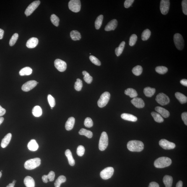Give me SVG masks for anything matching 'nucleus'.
I'll use <instances>...</instances> for the list:
<instances>
[{
  "label": "nucleus",
  "instance_id": "obj_30",
  "mask_svg": "<svg viewBox=\"0 0 187 187\" xmlns=\"http://www.w3.org/2000/svg\"><path fill=\"white\" fill-rule=\"evenodd\" d=\"M32 113L34 116L36 117H40L42 114V108L39 106H36L34 107L32 110Z\"/></svg>",
  "mask_w": 187,
  "mask_h": 187
},
{
  "label": "nucleus",
  "instance_id": "obj_19",
  "mask_svg": "<svg viewBox=\"0 0 187 187\" xmlns=\"http://www.w3.org/2000/svg\"><path fill=\"white\" fill-rule=\"evenodd\" d=\"M12 135L11 133H8L2 139L1 143V146L3 148L7 147L9 144L12 138Z\"/></svg>",
  "mask_w": 187,
  "mask_h": 187
},
{
  "label": "nucleus",
  "instance_id": "obj_32",
  "mask_svg": "<svg viewBox=\"0 0 187 187\" xmlns=\"http://www.w3.org/2000/svg\"><path fill=\"white\" fill-rule=\"evenodd\" d=\"M125 44L126 43L124 41H122L120 43L119 47L115 49V53L117 56H119L122 53L124 49Z\"/></svg>",
  "mask_w": 187,
  "mask_h": 187
},
{
  "label": "nucleus",
  "instance_id": "obj_54",
  "mask_svg": "<svg viewBox=\"0 0 187 187\" xmlns=\"http://www.w3.org/2000/svg\"><path fill=\"white\" fill-rule=\"evenodd\" d=\"M148 187H159L158 184L155 182H152L150 183Z\"/></svg>",
  "mask_w": 187,
  "mask_h": 187
},
{
  "label": "nucleus",
  "instance_id": "obj_57",
  "mask_svg": "<svg viewBox=\"0 0 187 187\" xmlns=\"http://www.w3.org/2000/svg\"><path fill=\"white\" fill-rule=\"evenodd\" d=\"M4 32V30L0 29V40H1L3 38Z\"/></svg>",
  "mask_w": 187,
  "mask_h": 187
},
{
  "label": "nucleus",
  "instance_id": "obj_11",
  "mask_svg": "<svg viewBox=\"0 0 187 187\" xmlns=\"http://www.w3.org/2000/svg\"><path fill=\"white\" fill-rule=\"evenodd\" d=\"M170 1L169 0H162L160 1V9L162 14L165 15L168 13L170 9Z\"/></svg>",
  "mask_w": 187,
  "mask_h": 187
},
{
  "label": "nucleus",
  "instance_id": "obj_50",
  "mask_svg": "<svg viewBox=\"0 0 187 187\" xmlns=\"http://www.w3.org/2000/svg\"><path fill=\"white\" fill-rule=\"evenodd\" d=\"M49 180L50 182L53 181L55 179V174L54 172L51 171L49 172L48 174L47 175Z\"/></svg>",
  "mask_w": 187,
  "mask_h": 187
},
{
  "label": "nucleus",
  "instance_id": "obj_60",
  "mask_svg": "<svg viewBox=\"0 0 187 187\" xmlns=\"http://www.w3.org/2000/svg\"><path fill=\"white\" fill-rule=\"evenodd\" d=\"M14 186L15 185L13 184L12 183H11L8 185L6 187H14Z\"/></svg>",
  "mask_w": 187,
  "mask_h": 187
},
{
  "label": "nucleus",
  "instance_id": "obj_14",
  "mask_svg": "<svg viewBox=\"0 0 187 187\" xmlns=\"http://www.w3.org/2000/svg\"><path fill=\"white\" fill-rule=\"evenodd\" d=\"M37 82L35 81H30L26 82L23 85L22 89L24 92H29L37 86Z\"/></svg>",
  "mask_w": 187,
  "mask_h": 187
},
{
  "label": "nucleus",
  "instance_id": "obj_43",
  "mask_svg": "<svg viewBox=\"0 0 187 187\" xmlns=\"http://www.w3.org/2000/svg\"><path fill=\"white\" fill-rule=\"evenodd\" d=\"M19 35L17 33H15L13 35L12 37L10 40L9 42V45L11 46H13L15 44L16 42H17V41L18 39Z\"/></svg>",
  "mask_w": 187,
  "mask_h": 187
},
{
  "label": "nucleus",
  "instance_id": "obj_16",
  "mask_svg": "<svg viewBox=\"0 0 187 187\" xmlns=\"http://www.w3.org/2000/svg\"><path fill=\"white\" fill-rule=\"evenodd\" d=\"M118 25V21L116 19H112L106 26L105 30L107 31L114 30Z\"/></svg>",
  "mask_w": 187,
  "mask_h": 187
},
{
  "label": "nucleus",
  "instance_id": "obj_58",
  "mask_svg": "<svg viewBox=\"0 0 187 187\" xmlns=\"http://www.w3.org/2000/svg\"><path fill=\"white\" fill-rule=\"evenodd\" d=\"M183 187V182L182 181H179L178 183H177L176 185V187Z\"/></svg>",
  "mask_w": 187,
  "mask_h": 187
},
{
  "label": "nucleus",
  "instance_id": "obj_5",
  "mask_svg": "<svg viewBox=\"0 0 187 187\" xmlns=\"http://www.w3.org/2000/svg\"><path fill=\"white\" fill-rule=\"evenodd\" d=\"M110 93L108 92H105L102 94L97 102L98 107L102 108L105 106L110 100Z\"/></svg>",
  "mask_w": 187,
  "mask_h": 187
},
{
  "label": "nucleus",
  "instance_id": "obj_59",
  "mask_svg": "<svg viewBox=\"0 0 187 187\" xmlns=\"http://www.w3.org/2000/svg\"><path fill=\"white\" fill-rule=\"evenodd\" d=\"M4 120V118L3 117H0V125L3 122Z\"/></svg>",
  "mask_w": 187,
  "mask_h": 187
},
{
  "label": "nucleus",
  "instance_id": "obj_51",
  "mask_svg": "<svg viewBox=\"0 0 187 187\" xmlns=\"http://www.w3.org/2000/svg\"><path fill=\"white\" fill-rule=\"evenodd\" d=\"M134 1V0H126L124 3V7L129 8L132 5Z\"/></svg>",
  "mask_w": 187,
  "mask_h": 187
},
{
  "label": "nucleus",
  "instance_id": "obj_1",
  "mask_svg": "<svg viewBox=\"0 0 187 187\" xmlns=\"http://www.w3.org/2000/svg\"><path fill=\"white\" fill-rule=\"evenodd\" d=\"M144 144L140 141H130L127 144L128 149L131 152H140L144 149Z\"/></svg>",
  "mask_w": 187,
  "mask_h": 187
},
{
  "label": "nucleus",
  "instance_id": "obj_22",
  "mask_svg": "<svg viewBox=\"0 0 187 187\" xmlns=\"http://www.w3.org/2000/svg\"><path fill=\"white\" fill-rule=\"evenodd\" d=\"M27 147L29 150L32 152H35L38 149L39 145L35 140L32 139L28 143Z\"/></svg>",
  "mask_w": 187,
  "mask_h": 187
},
{
  "label": "nucleus",
  "instance_id": "obj_62",
  "mask_svg": "<svg viewBox=\"0 0 187 187\" xmlns=\"http://www.w3.org/2000/svg\"><path fill=\"white\" fill-rule=\"evenodd\" d=\"M1 176H2V173H1V172H0V178H1Z\"/></svg>",
  "mask_w": 187,
  "mask_h": 187
},
{
  "label": "nucleus",
  "instance_id": "obj_29",
  "mask_svg": "<svg viewBox=\"0 0 187 187\" xmlns=\"http://www.w3.org/2000/svg\"><path fill=\"white\" fill-rule=\"evenodd\" d=\"M32 69L30 67H25L22 68L19 71V74L21 76H29L32 74Z\"/></svg>",
  "mask_w": 187,
  "mask_h": 187
},
{
  "label": "nucleus",
  "instance_id": "obj_20",
  "mask_svg": "<svg viewBox=\"0 0 187 187\" xmlns=\"http://www.w3.org/2000/svg\"><path fill=\"white\" fill-rule=\"evenodd\" d=\"M24 184L27 187H35V180L31 177L27 176L24 179Z\"/></svg>",
  "mask_w": 187,
  "mask_h": 187
},
{
  "label": "nucleus",
  "instance_id": "obj_47",
  "mask_svg": "<svg viewBox=\"0 0 187 187\" xmlns=\"http://www.w3.org/2000/svg\"><path fill=\"white\" fill-rule=\"evenodd\" d=\"M48 100L50 106L52 108H53L56 105V102L54 97L49 94L48 96Z\"/></svg>",
  "mask_w": 187,
  "mask_h": 187
},
{
  "label": "nucleus",
  "instance_id": "obj_21",
  "mask_svg": "<svg viewBox=\"0 0 187 187\" xmlns=\"http://www.w3.org/2000/svg\"><path fill=\"white\" fill-rule=\"evenodd\" d=\"M75 118L73 117L68 118L65 124V128L67 130L70 131L72 130L74 126Z\"/></svg>",
  "mask_w": 187,
  "mask_h": 187
},
{
  "label": "nucleus",
  "instance_id": "obj_40",
  "mask_svg": "<svg viewBox=\"0 0 187 187\" xmlns=\"http://www.w3.org/2000/svg\"><path fill=\"white\" fill-rule=\"evenodd\" d=\"M156 71L160 74H166L168 71V68L165 66H158L155 68Z\"/></svg>",
  "mask_w": 187,
  "mask_h": 187
},
{
  "label": "nucleus",
  "instance_id": "obj_33",
  "mask_svg": "<svg viewBox=\"0 0 187 187\" xmlns=\"http://www.w3.org/2000/svg\"><path fill=\"white\" fill-rule=\"evenodd\" d=\"M153 118L154 121L158 123L162 122L164 121V118L162 116L158 113L153 112L151 113Z\"/></svg>",
  "mask_w": 187,
  "mask_h": 187
},
{
  "label": "nucleus",
  "instance_id": "obj_6",
  "mask_svg": "<svg viewBox=\"0 0 187 187\" xmlns=\"http://www.w3.org/2000/svg\"><path fill=\"white\" fill-rule=\"evenodd\" d=\"M174 41L175 46L180 50H182L184 46V41L183 37L179 33L175 34L174 36Z\"/></svg>",
  "mask_w": 187,
  "mask_h": 187
},
{
  "label": "nucleus",
  "instance_id": "obj_18",
  "mask_svg": "<svg viewBox=\"0 0 187 187\" xmlns=\"http://www.w3.org/2000/svg\"><path fill=\"white\" fill-rule=\"evenodd\" d=\"M155 109L158 113L164 118H167L170 116V112L165 108L160 106H157Z\"/></svg>",
  "mask_w": 187,
  "mask_h": 187
},
{
  "label": "nucleus",
  "instance_id": "obj_31",
  "mask_svg": "<svg viewBox=\"0 0 187 187\" xmlns=\"http://www.w3.org/2000/svg\"><path fill=\"white\" fill-rule=\"evenodd\" d=\"M70 36L71 39L74 41L79 40L82 37L80 32L76 30L71 31L70 33Z\"/></svg>",
  "mask_w": 187,
  "mask_h": 187
},
{
  "label": "nucleus",
  "instance_id": "obj_15",
  "mask_svg": "<svg viewBox=\"0 0 187 187\" xmlns=\"http://www.w3.org/2000/svg\"><path fill=\"white\" fill-rule=\"evenodd\" d=\"M131 103L133 105L138 108H142L145 106L144 100L142 99L135 97L131 100Z\"/></svg>",
  "mask_w": 187,
  "mask_h": 187
},
{
  "label": "nucleus",
  "instance_id": "obj_27",
  "mask_svg": "<svg viewBox=\"0 0 187 187\" xmlns=\"http://www.w3.org/2000/svg\"><path fill=\"white\" fill-rule=\"evenodd\" d=\"M156 92L155 89L150 87H146L144 89V95L148 97H151L154 95Z\"/></svg>",
  "mask_w": 187,
  "mask_h": 187
},
{
  "label": "nucleus",
  "instance_id": "obj_39",
  "mask_svg": "<svg viewBox=\"0 0 187 187\" xmlns=\"http://www.w3.org/2000/svg\"><path fill=\"white\" fill-rule=\"evenodd\" d=\"M143 69L142 67L138 65L133 68L132 72L133 74L136 76L140 75L142 72Z\"/></svg>",
  "mask_w": 187,
  "mask_h": 187
},
{
  "label": "nucleus",
  "instance_id": "obj_26",
  "mask_svg": "<svg viewBox=\"0 0 187 187\" xmlns=\"http://www.w3.org/2000/svg\"><path fill=\"white\" fill-rule=\"evenodd\" d=\"M175 96L180 103L183 104L187 103V97L183 94L180 92H176L175 93Z\"/></svg>",
  "mask_w": 187,
  "mask_h": 187
},
{
  "label": "nucleus",
  "instance_id": "obj_25",
  "mask_svg": "<svg viewBox=\"0 0 187 187\" xmlns=\"http://www.w3.org/2000/svg\"><path fill=\"white\" fill-rule=\"evenodd\" d=\"M173 179L171 176L165 175L164 177L163 181L166 187H172Z\"/></svg>",
  "mask_w": 187,
  "mask_h": 187
},
{
  "label": "nucleus",
  "instance_id": "obj_41",
  "mask_svg": "<svg viewBox=\"0 0 187 187\" xmlns=\"http://www.w3.org/2000/svg\"><path fill=\"white\" fill-rule=\"evenodd\" d=\"M50 19L52 23L56 27H57L59 25L60 19L56 15L52 14L50 17Z\"/></svg>",
  "mask_w": 187,
  "mask_h": 187
},
{
  "label": "nucleus",
  "instance_id": "obj_35",
  "mask_svg": "<svg viewBox=\"0 0 187 187\" xmlns=\"http://www.w3.org/2000/svg\"><path fill=\"white\" fill-rule=\"evenodd\" d=\"M103 19V16L102 15L98 16L95 22V28L96 30H98L100 28L102 25V22Z\"/></svg>",
  "mask_w": 187,
  "mask_h": 187
},
{
  "label": "nucleus",
  "instance_id": "obj_56",
  "mask_svg": "<svg viewBox=\"0 0 187 187\" xmlns=\"http://www.w3.org/2000/svg\"><path fill=\"white\" fill-rule=\"evenodd\" d=\"M180 83L182 85L187 87V80L186 79H183L180 81Z\"/></svg>",
  "mask_w": 187,
  "mask_h": 187
},
{
  "label": "nucleus",
  "instance_id": "obj_24",
  "mask_svg": "<svg viewBox=\"0 0 187 187\" xmlns=\"http://www.w3.org/2000/svg\"><path fill=\"white\" fill-rule=\"evenodd\" d=\"M65 154L67 158L68 162L71 166H74L75 165V161L73 158L72 153L69 149H67L65 152Z\"/></svg>",
  "mask_w": 187,
  "mask_h": 187
},
{
  "label": "nucleus",
  "instance_id": "obj_13",
  "mask_svg": "<svg viewBox=\"0 0 187 187\" xmlns=\"http://www.w3.org/2000/svg\"><path fill=\"white\" fill-rule=\"evenodd\" d=\"M55 67L60 72H63L67 69V63L65 62L60 59H57L54 62Z\"/></svg>",
  "mask_w": 187,
  "mask_h": 187
},
{
  "label": "nucleus",
  "instance_id": "obj_17",
  "mask_svg": "<svg viewBox=\"0 0 187 187\" xmlns=\"http://www.w3.org/2000/svg\"><path fill=\"white\" fill-rule=\"evenodd\" d=\"M39 40L36 37H33L27 41L26 45L29 48L32 49L35 48L38 45Z\"/></svg>",
  "mask_w": 187,
  "mask_h": 187
},
{
  "label": "nucleus",
  "instance_id": "obj_3",
  "mask_svg": "<svg viewBox=\"0 0 187 187\" xmlns=\"http://www.w3.org/2000/svg\"><path fill=\"white\" fill-rule=\"evenodd\" d=\"M41 160L39 158L27 160L24 164V167L27 170H32L40 166Z\"/></svg>",
  "mask_w": 187,
  "mask_h": 187
},
{
  "label": "nucleus",
  "instance_id": "obj_12",
  "mask_svg": "<svg viewBox=\"0 0 187 187\" xmlns=\"http://www.w3.org/2000/svg\"><path fill=\"white\" fill-rule=\"evenodd\" d=\"M159 145L164 149L170 150L173 149L175 147L174 143L170 142L166 139L161 140L159 142Z\"/></svg>",
  "mask_w": 187,
  "mask_h": 187
},
{
  "label": "nucleus",
  "instance_id": "obj_45",
  "mask_svg": "<svg viewBox=\"0 0 187 187\" xmlns=\"http://www.w3.org/2000/svg\"><path fill=\"white\" fill-rule=\"evenodd\" d=\"M84 125L87 128H91L93 126V122L92 119L90 118H87L84 121Z\"/></svg>",
  "mask_w": 187,
  "mask_h": 187
},
{
  "label": "nucleus",
  "instance_id": "obj_55",
  "mask_svg": "<svg viewBox=\"0 0 187 187\" xmlns=\"http://www.w3.org/2000/svg\"><path fill=\"white\" fill-rule=\"evenodd\" d=\"M42 180L45 183H47L48 182V179L47 175H44L42 177Z\"/></svg>",
  "mask_w": 187,
  "mask_h": 187
},
{
  "label": "nucleus",
  "instance_id": "obj_23",
  "mask_svg": "<svg viewBox=\"0 0 187 187\" xmlns=\"http://www.w3.org/2000/svg\"><path fill=\"white\" fill-rule=\"evenodd\" d=\"M121 117L123 119L132 122H136L138 120L137 117L130 114L123 113L121 115Z\"/></svg>",
  "mask_w": 187,
  "mask_h": 187
},
{
  "label": "nucleus",
  "instance_id": "obj_61",
  "mask_svg": "<svg viewBox=\"0 0 187 187\" xmlns=\"http://www.w3.org/2000/svg\"><path fill=\"white\" fill-rule=\"evenodd\" d=\"M16 182V180H14L13 181L12 183L14 185H15Z\"/></svg>",
  "mask_w": 187,
  "mask_h": 187
},
{
  "label": "nucleus",
  "instance_id": "obj_49",
  "mask_svg": "<svg viewBox=\"0 0 187 187\" xmlns=\"http://www.w3.org/2000/svg\"><path fill=\"white\" fill-rule=\"evenodd\" d=\"M182 8L183 13L185 15H187V1L183 0L182 3Z\"/></svg>",
  "mask_w": 187,
  "mask_h": 187
},
{
  "label": "nucleus",
  "instance_id": "obj_36",
  "mask_svg": "<svg viewBox=\"0 0 187 187\" xmlns=\"http://www.w3.org/2000/svg\"><path fill=\"white\" fill-rule=\"evenodd\" d=\"M66 181L65 176L63 175H61L58 177L55 183V187H60L62 183H64Z\"/></svg>",
  "mask_w": 187,
  "mask_h": 187
},
{
  "label": "nucleus",
  "instance_id": "obj_37",
  "mask_svg": "<svg viewBox=\"0 0 187 187\" xmlns=\"http://www.w3.org/2000/svg\"><path fill=\"white\" fill-rule=\"evenodd\" d=\"M83 74L84 76V79L85 81V82L89 84L91 83L93 79L92 76H90L89 73L87 72V71H84L83 72Z\"/></svg>",
  "mask_w": 187,
  "mask_h": 187
},
{
  "label": "nucleus",
  "instance_id": "obj_46",
  "mask_svg": "<svg viewBox=\"0 0 187 187\" xmlns=\"http://www.w3.org/2000/svg\"><path fill=\"white\" fill-rule=\"evenodd\" d=\"M89 59L92 62L96 65L100 66L101 62L99 60L95 57L93 56H91L89 57Z\"/></svg>",
  "mask_w": 187,
  "mask_h": 187
},
{
  "label": "nucleus",
  "instance_id": "obj_38",
  "mask_svg": "<svg viewBox=\"0 0 187 187\" xmlns=\"http://www.w3.org/2000/svg\"><path fill=\"white\" fill-rule=\"evenodd\" d=\"M151 32L148 29H146L141 35V39L143 41L147 40L150 36Z\"/></svg>",
  "mask_w": 187,
  "mask_h": 187
},
{
  "label": "nucleus",
  "instance_id": "obj_28",
  "mask_svg": "<svg viewBox=\"0 0 187 187\" xmlns=\"http://www.w3.org/2000/svg\"><path fill=\"white\" fill-rule=\"evenodd\" d=\"M124 93L129 96L131 98H135L137 96L138 93L136 90L132 88H129L125 91Z\"/></svg>",
  "mask_w": 187,
  "mask_h": 187
},
{
  "label": "nucleus",
  "instance_id": "obj_63",
  "mask_svg": "<svg viewBox=\"0 0 187 187\" xmlns=\"http://www.w3.org/2000/svg\"><path fill=\"white\" fill-rule=\"evenodd\" d=\"M53 108H52V107H51V108L52 109H53Z\"/></svg>",
  "mask_w": 187,
  "mask_h": 187
},
{
  "label": "nucleus",
  "instance_id": "obj_10",
  "mask_svg": "<svg viewBox=\"0 0 187 187\" xmlns=\"http://www.w3.org/2000/svg\"><path fill=\"white\" fill-rule=\"evenodd\" d=\"M40 4V1H36L31 3L25 10V14L28 17L33 13Z\"/></svg>",
  "mask_w": 187,
  "mask_h": 187
},
{
  "label": "nucleus",
  "instance_id": "obj_2",
  "mask_svg": "<svg viewBox=\"0 0 187 187\" xmlns=\"http://www.w3.org/2000/svg\"><path fill=\"white\" fill-rule=\"evenodd\" d=\"M172 161L167 157H159L154 162V166L157 168H164L168 167L171 164Z\"/></svg>",
  "mask_w": 187,
  "mask_h": 187
},
{
  "label": "nucleus",
  "instance_id": "obj_52",
  "mask_svg": "<svg viewBox=\"0 0 187 187\" xmlns=\"http://www.w3.org/2000/svg\"><path fill=\"white\" fill-rule=\"evenodd\" d=\"M182 119L185 123V124L187 125V113L186 112H183L182 113L181 115Z\"/></svg>",
  "mask_w": 187,
  "mask_h": 187
},
{
  "label": "nucleus",
  "instance_id": "obj_4",
  "mask_svg": "<svg viewBox=\"0 0 187 187\" xmlns=\"http://www.w3.org/2000/svg\"><path fill=\"white\" fill-rule=\"evenodd\" d=\"M108 134L105 132H103L101 135L99 143V149L100 151H104L108 147Z\"/></svg>",
  "mask_w": 187,
  "mask_h": 187
},
{
  "label": "nucleus",
  "instance_id": "obj_44",
  "mask_svg": "<svg viewBox=\"0 0 187 187\" xmlns=\"http://www.w3.org/2000/svg\"><path fill=\"white\" fill-rule=\"evenodd\" d=\"M137 36L135 34H133L130 37L129 44L130 46H133L135 45L136 41L137 40Z\"/></svg>",
  "mask_w": 187,
  "mask_h": 187
},
{
  "label": "nucleus",
  "instance_id": "obj_48",
  "mask_svg": "<svg viewBox=\"0 0 187 187\" xmlns=\"http://www.w3.org/2000/svg\"><path fill=\"white\" fill-rule=\"evenodd\" d=\"M85 152V149L83 146L80 145L78 147L77 153L79 156L81 157L83 156Z\"/></svg>",
  "mask_w": 187,
  "mask_h": 187
},
{
  "label": "nucleus",
  "instance_id": "obj_8",
  "mask_svg": "<svg viewBox=\"0 0 187 187\" xmlns=\"http://www.w3.org/2000/svg\"><path fill=\"white\" fill-rule=\"evenodd\" d=\"M114 172V169L112 167H108L101 172L100 176L103 179L106 180L111 178Z\"/></svg>",
  "mask_w": 187,
  "mask_h": 187
},
{
  "label": "nucleus",
  "instance_id": "obj_42",
  "mask_svg": "<svg viewBox=\"0 0 187 187\" xmlns=\"http://www.w3.org/2000/svg\"><path fill=\"white\" fill-rule=\"evenodd\" d=\"M83 82L81 79H78L77 81L75 83L74 87L76 90L77 91H80L82 90L83 87Z\"/></svg>",
  "mask_w": 187,
  "mask_h": 187
},
{
  "label": "nucleus",
  "instance_id": "obj_9",
  "mask_svg": "<svg viewBox=\"0 0 187 187\" xmlns=\"http://www.w3.org/2000/svg\"><path fill=\"white\" fill-rule=\"evenodd\" d=\"M156 100L158 103L162 105L168 104L170 103V99L165 94L163 93H159L156 97Z\"/></svg>",
  "mask_w": 187,
  "mask_h": 187
},
{
  "label": "nucleus",
  "instance_id": "obj_7",
  "mask_svg": "<svg viewBox=\"0 0 187 187\" xmlns=\"http://www.w3.org/2000/svg\"><path fill=\"white\" fill-rule=\"evenodd\" d=\"M70 10L75 13H77L81 10V5L79 0H71L68 3Z\"/></svg>",
  "mask_w": 187,
  "mask_h": 187
},
{
  "label": "nucleus",
  "instance_id": "obj_53",
  "mask_svg": "<svg viewBox=\"0 0 187 187\" xmlns=\"http://www.w3.org/2000/svg\"><path fill=\"white\" fill-rule=\"evenodd\" d=\"M6 110L0 105V116H2L5 114Z\"/></svg>",
  "mask_w": 187,
  "mask_h": 187
},
{
  "label": "nucleus",
  "instance_id": "obj_34",
  "mask_svg": "<svg viewBox=\"0 0 187 187\" xmlns=\"http://www.w3.org/2000/svg\"><path fill=\"white\" fill-rule=\"evenodd\" d=\"M79 133L81 135H84L89 138H91L93 136L92 132L86 129L82 128L79 132Z\"/></svg>",
  "mask_w": 187,
  "mask_h": 187
}]
</instances>
